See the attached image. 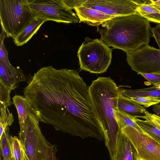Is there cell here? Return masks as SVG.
Returning <instances> with one entry per match:
<instances>
[{"label": "cell", "instance_id": "1", "mask_svg": "<svg viewBox=\"0 0 160 160\" xmlns=\"http://www.w3.org/2000/svg\"><path fill=\"white\" fill-rule=\"evenodd\" d=\"M27 83L24 95L39 122L82 138L104 139L89 86L77 71L47 66L30 75Z\"/></svg>", "mask_w": 160, "mask_h": 160}, {"label": "cell", "instance_id": "2", "mask_svg": "<svg viewBox=\"0 0 160 160\" xmlns=\"http://www.w3.org/2000/svg\"><path fill=\"white\" fill-rule=\"evenodd\" d=\"M97 27L100 39L109 47L121 49L126 53L148 45L150 25L138 14L116 17Z\"/></svg>", "mask_w": 160, "mask_h": 160}, {"label": "cell", "instance_id": "3", "mask_svg": "<svg viewBox=\"0 0 160 160\" xmlns=\"http://www.w3.org/2000/svg\"><path fill=\"white\" fill-rule=\"evenodd\" d=\"M94 112L101 126L106 148L112 160L118 127L114 109L117 107L120 88L110 77H99L89 86Z\"/></svg>", "mask_w": 160, "mask_h": 160}, {"label": "cell", "instance_id": "4", "mask_svg": "<svg viewBox=\"0 0 160 160\" xmlns=\"http://www.w3.org/2000/svg\"><path fill=\"white\" fill-rule=\"evenodd\" d=\"M39 121L33 113L19 122L18 138L23 148L25 160H58L57 145L52 144L41 131Z\"/></svg>", "mask_w": 160, "mask_h": 160}, {"label": "cell", "instance_id": "5", "mask_svg": "<svg viewBox=\"0 0 160 160\" xmlns=\"http://www.w3.org/2000/svg\"><path fill=\"white\" fill-rule=\"evenodd\" d=\"M37 17L28 0H0V18L2 31L13 39Z\"/></svg>", "mask_w": 160, "mask_h": 160}, {"label": "cell", "instance_id": "6", "mask_svg": "<svg viewBox=\"0 0 160 160\" xmlns=\"http://www.w3.org/2000/svg\"><path fill=\"white\" fill-rule=\"evenodd\" d=\"M112 50L100 39L86 38L78 52L80 69L91 73L106 72L111 62Z\"/></svg>", "mask_w": 160, "mask_h": 160}, {"label": "cell", "instance_id": "7", "mask_svg": "<svg viewBox=\"0 0 160 160\" xmlns=\"http://www.w3.org/2000/svg\"><path fill=\"white\" fill-rule=\"evenodd\" d=\"M31 8L36 16L48 21L58 23H79L75 13L62 0H29Z\"/></svg>", "mask_w": 160, "mask_h": 160}, {"label": "cell", "instance_id": "8", "mask_svg": "<svg viewBox=\"0 0 160 160\" xmlns=\"http://www.w3.org/2000/svg\"><path fill=\"white\" fill-rule=\"evenodd\" d=\"M127 54V61L137 72L160 74V49L145 45Z\"/></svg>", "mask_w": 160, "mask_h": 160}, {"label": "cell", "instance_id": "9", "mask_svg": "<svg viewBox=\"0 0 160 160\" xmlns=\"http://www.w3.org/2000/svg\"><path fill=\"white\" fill-rule=\"evenodd\" d=\"M119 130L134 146L138 160H160V145L158 143L131 127L126 126Z\"/></svg>", "mask_w": 160, "mask_h": 160}, {"label": "cell", "instance_id": "10", "mask_svg": "<svg viewBox=\"0 0 160 160\" xmlns=\"http://www.w3.org/2000/svg\"><path fill=\"white\" fill-rule=\"evenodd\" d=\"M141 2L133 0H87L82 6L110 15L124 16L137 14V10Z\"/></svg>", "mask_w": 160, "mask_h": 160}, {"label": "cell", "instance_id": "11", "mask_svg": "<svg viewBox=\"0 0 160 160\" xmlns=\"http://www.w3.org/2000/svg\"><path fill=\"white\" fill-rule=\"evenodd\" d=\"M112 160H138L134 146L120 130L118 132Z\"/></svg>", "mask_w": 160, "mask_h": 160}, {"label": "cell", "instance_id": "12", "mask_svg": "<svg viewBox=\"0 0 160 160\" xmlns=\"http://www.w3.org/2000/svg\"><path fill=\"white\" fill-rule=\"evenodd\" d=\"M0 80L12 90L18 86L19 82L26 81L27 78L19 67L15 68L10 63H7L0 60Z\"/></svg>", "mask_w": 160, "mask_h": 160}, {"label": "cell", "instance_id": "13", "mask_svg": "<svg viewBox=\"0 0 160 160\" xmlns=\"http://www.w3.org/2000/svg\"><path fill=\"white\" fill-rule=\"evenodd\" d=\"M74 10L80 22L97 27L104 22L118 17L110 15L97 9L82 6L76 8Z\"/></svg>", "mask_w": 160, "mask_h": 160}, {"label": "cell", "instance_id": "14", "mask_svg": "<svg viewBox=\"0 0 160 160\" xmlns=\"http://www.w3.org/2000/svg\"><path fill=\"white\" fill-rule=\"evenodd\" d=\"M117 108L125 112L136 118L145 116L146 111L144 107L120 93L118 99Z\"/></svg>", "mask_w": 160, "mask_h": 160}, {"label": "cell", "instance_id": "15", "mask_svg": "<svg viewBox=\"0 0 160 160\" xmlns=\"http://www.w3.org/2000/svg\"><path fill=\"white\" fill-rule=\"evenodd\" d=\"M46 20L36 17L29 24L25 27L20 33L13 39L15 44L18 46L26 43L36 34Z\"/></svg>", "mask_w": 160, "mask_h": 160}, {"label": "cell", "instance_id": "16", "mask_svg": "<svg viewBox=\"0 0 160 160\" xmlns=\"http://www.w3.org/2000/svg\"><path fill=\"white\" fill-rule=\"evenodd\" d=\"M12 101L17 111L19 122L25 120L30 114L33 113L29 101L25 97L16 95L12 98Z\"/></svg>", "mask_w": 160, "mask_h": 160}, {"label": "cell", "instance_id": "17", "mask_svg": "<svg viewBox=\"0 0 160 160\" xmlns=\"http://www.w3.org/2000/svg\"><path fill=\"white\" fill-rule=\"evenodd\" d=\"M137 12L138 14L149 21L160 24V11L147 1L141 2Z\"/></svg>", "mask_w": 160, "mask_h": 160}, {"label": "cell", "instance_id": "18", "mask_svg": "<svg viewBox=\"0 0 160 160\" xmlns=\"http://www.w3.org/2000/svg\"><path fill=\"white\" fill-rule=\"evenodd\" d=\"M120 92L123 96L128 98L151 96L160 98V87L154 86L137 89H120Z\"/></svg>", "mask_w": 160, "mask_h": 160}, {"label": "cell", "instance_id": "19", "mask_svg": "<svg viewBox=\"0 0 160 160\" xmlns=\"http://www.w3.org/2000/svg\"><path fill=\"white\" fill-rule=\"evenodd\" d=\"M114 111L118 130L126 126H130L134 128L139 132L144 133L141 129L135 122L134 119L135 117L119 109L117 107L114 109Z\"/></svg>", "mask_w": 160, "mask_h": 160}, {"label": "cell", "instance_id": "20", "mask_svg": "<svg viewBox=\"0 0 160 160\" xmlns=\"http://www.w3.org/2000/svg\"><path fill=\"white\" fill-rule=\"evenodd\" d=\"M134 120L143 133L158 143L160 145V130L146 120L135 118Z\"/></svg>", "mask_w": 160, "mask_h": 160}, {"label": "cell", "instance_id": "21", "mask_svg": "<svg viewBox=\"0 0 160 160\" xmlns=\"http://www.w3.org/2000/svg\"><path fill=\"white\" fill-rule=\"evenodd\" d=\"M11 136L9 133V128L8 127L0 138V158L2 157L3 160H12Z\"/></svg>", "mask_w": 160, "mask_h": 160}, {"label": "cell", "instance_id": "22", "mask_svg": "<svg viewBox=\"0 0 160 160\" xmlns=\"http://www.w3.org/2000/svg\"><path fill=\"white\" fill-rule=\"evenodd\" d=\"M12 160H25L24 151L18 138L11 136Z\"/></svg>", "mask_w": 160, "mask_h": 160}, {"label": "cell", "instance_id": "23", "mask_svg": "<svg viewBox=\"0 0 160 160\" xmlns=\"http://www.w3.org/2000/svg\"><path fill=\"white\" fill-rule=\"evenodd\" d=\"M0 138L1 137L4 131L12 124L14 118L12 112L4 106L0 105Z\"/></svg>", "mask_w": 160, "mask_h": 160}, {"label": "cell", "instance_id": "24", "mask_svg": "<svg viewBox=\"0 0 160 160\" xmlns=\"http://www.w3.org/2000/svg\"><path fill=\"white\" fill-rule=\"evenodd\" d=\"M12 89L0 80V105L8 108L12 103L10 97Z\"/></svg>", "mask_w": 160, "mask_h": 160}, {"label": "cell", "instance_id": "25", "mask_svg": "<svg viewBox=\"0 0 160 160\" xmlns=\"http://www.w3.org/2000/svg\"><path fill=\"white\" fill-rule=\"evenodd\" d=\"M129 98L140 105L143 106L146 108H148L160 103V98L156 97H137Z\"/></svg>", "mask_w": 160, "mask_h": 160}, {"label": "cell", "instance_id": "26", "mask_svg": "<svg viewBox=\"0 0 160 160\" xmlns=\"http://www.w3.org/2000/svg\"><path fill=\"white\" fill-rule=\"evenodd\" d=\"M6 34L2 31L0 35V60L6 63H10L8 57V53L3 43Z\"/></svg>", "mask_w": 160, "mask_h": 160}, {"label": "cell", "instance_id": "27", "mask_svg": "<svg viewBox=\"0 0 160 160\" xmlns=\"http://www.w3.org/2000/svg\"><path fill=\"white\" fill-rule=\"evenodd\" d=\"M137 74L141 75L146 79L150 82L155 87H160V74L138 72Z\"/></svg>", "mask_w": 160, "mask_h": 160}, {"label": "cell", "instance_id": "28", "mask_svg": "<svg viewBox=\"0 0 160 160\" xmlns=\"http://www.w3.org/2000/svg\"><path fill=\"white\" fill-rule=\"evenodd\" d=\"M142 118L160 130V117L146 111L145 116Z\"/></svg>", "mask_w": 160, "mask_h": 160}, {"label": "cell", "instance_id": "29", "mask_svg": "<svg viewBox=\"0 0 160 160\" xmlns=\"http://www.w3.org/2000/svg\"><path fill=\"white\" fill-rule=\"evenodd\" d=\"M87 0H62L64 3L71 9L82 7Z\"/></svg>", "mask_w": 160, "mask_h": 160}, {"label": "cell", "instance_id": "30", "mask_svg": "<svg viewBox=\"0 0 160 160\" xmlns=\"http://www.w3.org/2000/svg\"><path fill=\"white\" fill-rule=\"evenodd\" d=\"M150 30L152 33V36L155 38L160 49V24H157L156 27L151 28Z\"/></svg>", "mask_w": 160, "mask_h": 160}, {"label": "cell", "instance_id": "31", "mask_svg": "<svg viewBox=\"0 0 160 160\" xmlns=\"http://www.w3.org/2000/svg\"><path fill=\"white\" fill-rule=\"evenodd\" d=\"M149 2L152 5L160 11V0H151Z\"/></svg>", "mask_w": 160, "mask_h": 160}, {"label": "cell", "instance_id": "32", "mask_svg": "<svg viewBox=\"0 0 160 160\" xmlns=\"http://www.w3.org/2000/svg\"><path fill=\"white\" fill-rule=\"evenodd\" d=\"M152 110L157 115L160 117V104H157L152 106Z\"/></svg>", "mask_w": 160, "mask_h": 160}]
</instances>
